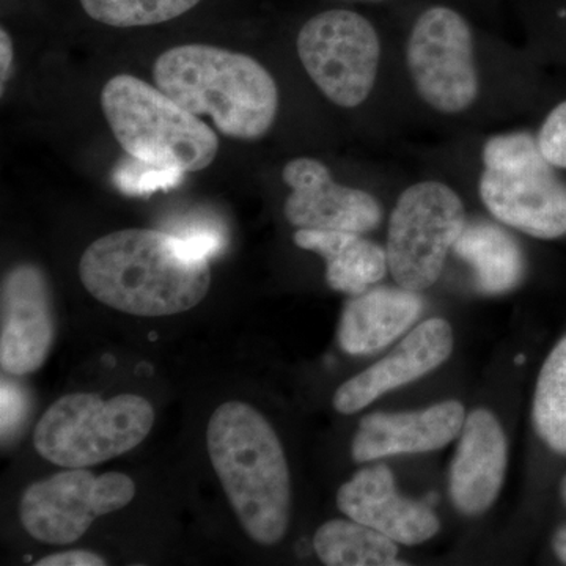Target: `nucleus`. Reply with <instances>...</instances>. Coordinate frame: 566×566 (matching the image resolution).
Returning a JSON list of instances; mask_svg holds the SVG:
<instances>
[{
  "label": "nucleus",
  "mask_w": 566,
  "mask_h": 566,
  "mask_svg": "<svg viewBox=\"0 0 566 566\" xmlns=\"http://www.w3.org/2000/svg\"><path fill=\"white\" fill-rule=\"evenodd\" d=\"M80 277L84 289L107 307L158 318L202 303L210 290V259L178 234L118 230L85 249Z\"/></svg>",
  "instance_id": "f257e3e1"
},
{
  "label": "nucleus",
  "mask_w": 566,
  "mask_h": 566,
  "mask_svg": "<svg viewBox=\"0 0 566 566\" xmlns=\"http://www.w3.org/2000/svg\"><path fill=\"white\" fill-rule=\"evenodd\" d=\"M207 446L245 535L263 546L281 543L292 515V480L271 423L251 405L227 401L212 412Z\"/></svg>",
  "instance_id": "f03ea898"
},
{
  "label": "nucleus",
  "mask_w": 566,
  "mask_h": 566,
  "mask_svg": "<svg viewBox=\"0 0 566 566\" xmlns=\"http://www.w3.org/2000/svg\"><path fill=\"white\" fill-rule=\"evenodd\" d=\"M153 80L193 115H208L223 136L262 139L273 128L279 88L270 71L251 55L191 43L163 52Z\"/></svg>",
  "instance_id": "7ed1b4c3"
},
{
  "label": "nucleus",
  "mask_w": 566,
  "mask_h": 566,
  "mask_svg": "<svg viewBox=\"0 0 566 566\" xmlns=\"http://www.w3.org/2000/svg\"><path fill=\"white\" fill-rule=\"evenodd\" d=\"M106 122L123 150L140 161L200 172L219 151L218 134L158 87L118 74L102 92Z\"/></svg>",
  "instance_id": "20e7f679"
},
{
  "label": "nucleus",
  "mask_w": 566,
  "mask_h": 566,
  "mask_svg": "<svg viewBox=\"0 0 566 566\" xmlns=\"http://www.w3.org/2000/svg\"><path fill=\"white\" fill-rule=\"evenodd\" d=\"M479 191L497 221L556 240L566 234V185L527 132L497 134L483 145Z\"/></svg>",
  "instance_id": "39448f33"
},
{
  "label": "nucleus",
  "mask_w": 566,
  "mask_h": 566,
  "mask_svg": "<svg viewBox=\"0 0 566 566\" xmlns=\"http://www.w3.org/2000/svg\"><path fill=\"white\" fill-rule=\"evenodd\" d=\"M155 419L150 401L139 395L103 400L95 394H70L41 417L33 444L52 464L87 469L132 452L150 434Z\"/></svg>",
  "instance_id": "423d86ee"
},
{
  "label": "nucleus",
  "mask_w": 566,
  "mask_h": 566,
  "mask_svg": "<svg viewBox=\"0 0 566 566\" xmlns=\"http://www.w3.org/2000/svg\"><path fill=\"white\" fill-rule=\"evenodd\" d=\"M463 200L444 182L422 181L401 193L387 233V262L398 286L430 289L465 227Z\"/></svg>",
  "instance_id": "0eeeda50"
},
{
  "label": "nucleus",
  "mask_w": 566,
  "mask_h": 566,
  "mask_svg": "<svg viewBox=\"0 0 566 566\" xmlns=\"http://www.w3.org/2000/svg\"><path fill=\"white\" fill-rule=\"evenodd\" d=\"M296 50L304 70L331 103L353 109L367 102L378 76L381 41L363 14L352 10L315 14L301 29Z\"/></svg>",
  "instance_id": "6e6552de"
},
{
  "label": "nucleus",
  "mask_w": 566,
  "mask_h": 566,
  "mask_svg": "<svg viewBox=\"0 0 566 566\" xmlns=\"http://www.w3.org/2000/svg\"><path fill=\"white\" fill-rule=\"evenodd\" d=\"M406 62L420 98L442 114H461L476 102L474 36L463 14L450 7L424 10L412 28Z\"/></svg>",
  "instance_id": "1a4fd4ad"
},
{
  "label": "nucleus",
  "mask_w": 566,
  "mask_h": 566,
  "mask_svg": "<svg viewBox=\"0 0 566 566\" xmlns=\"http://www.w3.org/2000/svg\"><path fill=\"white\" fill-rule=\"evenodd\" d=\"M134 495L132 476L120 472L95 475L85 468L66 469L28 486L20 520L32 538L66 546L87 534L96 517L118 512Z\"/></svg>",
  "instance_id": "9d476101"
},
{
  "label": "nucleus",
  "mask_w": 566,
  "mask_h": 566,
  "mask_svg": "<svg viewBox=\"0 0 566 566\" xmlns=\"http://www.w3.org/2000/svg\"><path fill=\"white\" fill-rule=\"evenodd\" d=\"M55 340V314L46 274L40 266L11 268L0 289V365L6 374H35Z\"/></svg>",
  "instance_id": "9b49d317"
},
{
  "label": "nucleus",
  "mask_w": 566,
  "mask_h": 566,
  "mask_svg": "<svg viewBox=\"0 0 566 566\" xmlns=\"http://www.w3.org/2000/svg\"><path fill=\"white\" fill-rule=\"evenodd\" d=\"M282 178L292 189L283 212L296 229L363 234L382 221L381 205L371 193L338 185L318 159H292Z\"/></svg>",
  "instance_id": "f8f14e48"
},
{
  "label": "nucleus",
  "mask_w": 566,
  "mask_h": 566,
  "mask_svg": "<svg viewBox=\"0 0 566 566\" xmlns=\"http://www.w3.org/2000/svg\"><path fill=\"white\" fill-rule=\"evenodd\" d=\"M453 331L446 319L431 318L406 335L389 356L363 374L348 379L334 395V408L340 415H354L382 395L417 381L449 359Z\"/></svg>",
  "instance_id": "ddd939ff"
},
{
  "label": "nucleus",
  "mask_w": 566,
  "mask_h": 566,
  "mask_svg": "<svg viewBox=\"0 0 566 566\" xmlns=\"http://www.w3.org/2000/svg\"><path fill=\"white\" fill-rule=\"evenodd\" d=\"M337 505L349 520L381 532L398 545H422L439 532L430 506L397 493L386 465L363 469L338 490Z\"/></svg>",
  "instance_id": "4468645a"
},
{
  "label": "nucleus",
  "mask_w": 566,
  "mask_h": 566,
  "mask_svg": "<svg viewBox=\"0 0 566 566\" xmlns=\"http://www.w3.org/2000/svg\"><path fill=\"white\" fill-rule=\"evenodd\" d=\"M506 461L509 446L493 412L476 409L465 417L450 468V495L461 513L480 515L493 505L504 483Z\"/></svg>",
  "instance_id": "2eb2a0df"
},
{
  "label": "nucleus",
  "mask_w": 566,
  "mask_h": 566,
  "mask_svg": "<svg viewBox=\"0 0 566 566\" xmlns=\"http://www.w3.org/2000/svg\"><path fill=\"white\" fill-rule=\"evenodd\" d=\"M464 408L444 401L416 412L365 416L354 436L352 453L357 463L403 453L433 452L452 442L464 427Z\"/></svg>",
  "instance_id": "dca6fc26"
},
{
  "label": "nucleus",
  "mask_w": 566,
  "mask_h": 566,
  "mask_svg": "<svg viewBox=\"0 0 566 566\" xmlns=\"http://www.w3.org/2000/svg\"><path fill=\"white\" fill-rule=\"evenodd\" d=\"M423 308L419 293L400 289H374L346 303L338 326L342 349L352 356L381 352L419 318Z\"/></svg>",
  "instance_id": "f3484780"
},
{
  "label": "nucleus",
  "mask_w": 566,
  "mask_h": 566,
  "mask_svg": "<svg viewBox=\"0 0 566 566\" xmlns=\"http://www.w3.org/2000/svg\"><path fill=\"white\" fill-rule=\"evenodd\" d=\"M293 240L297 248L323 256L326 281L335 292L356 296L382 281L389 271L385 249L360 233L297 229Z\"/></svg>",
  "instance_id": "a211bd4d"
},
{
  "label": "nucleus",
  "mask_w": 566,
  "mask_h": 566,
  "mask_svg": "<svg viewBox=\"0 0 566 566\" xmlns=\"http://www.w3.org/2000/svg\"><path fill=\"white\" fill-rule=\"evenodd\" d=\"M453 251L475 271L480 292L502 294L524 275V256L515 238L490 222L465 223Z\"/></svg>",
  "instance_id": "6ab92c4d"
},
{
  "label": "nucleus",
  "mask_w": 566,
  "mask_h": 566,
  "mask_svg": "<svg viewBox=\"0 0 566 566\" xmlns=\"http://www.w3.org/2000/svg\"><path fill=\"white\" fill-rule=\"evenodd\" d=\"M397 545L389 536L354 520L327 521L314 538L316 556L327 566L400 565Z\"/></svg>",
  "instance_id": "aec40b11"
},
{
  "label": "nucleus",
  "mask_w": 566,
  "mask_h": 566,
  "mask_svg": "<svg viewBox=\"0 0 566 566\" xmlns=\"http://www.w3.org/2000/svg\"><path fill=\"white\" fill-rule=\"evenodd\" d=\"M532 417L545 444L566 455V337L558 342L539 371Z\"/></svg>",
  "instance_id": "412c9836"
},
{
  "label": "nucleus",
  "mask_w": 566,
  "mask_h": 566,
  "mask_svg": "<svg viewBox=\"0 0 566 566\" xmlns=\"http://www.w3.org/2000/svg\"><path fill=\"white\" fill-rule=\"evenodd\" d=\"M92 20L111 28H148L177 20L202 0H80Z\"/></svg>",
  "instance_id": "4be33fe9"
},
{
  "label": "nucleus",
  "mask_w": 566,
  "mask_h": 566,
  "mask_svg": "<svg viewBox=\"0 0 566 566\" xmlns=\"http://www.w3.org/2000/svg\"><path fill=\"white\" fill-rule=\"evenodd\" d=\"M185 174L175 167L158 166L129 156V161H123L115 170L114 181L118 189L129 196H144L172 188L182 180Z\"/></svg>",
  "instance_id": "5701e85b"
},
{
  "label": "nucleus",
  "mask_w": 566,
  "mask_h": 566,
  "mask_svg": "<svg viewBox=\"0 0 566 566\" xmlns=\"http://www.w3.org/2000/svg\"><path fill=\"white\" fill-rule=\"evenodd\" d=\"M536 139L547 161L566 169V102L558 104L547 115Z\"/></svg>",
  "instance_id": "b1692460"
},
{
  "label": "nucleus",
  "mask_w": 566,
  "mask_h": 566,
  "mask_svg": "<svg viewBox=\"0 0 566 566\" xmlns=\"http://www.w3.org/2000/svg\"><path fill=\"white\" fill-rule=\"evenodd\" d=\"M107 562L91 551H65L35 562V566H104Z\"/></svg>",
  "instance_id": "393cba45"
},
{
  "label": "nucleus",
  "mask_w": 566,
  "mask_h": 566,
  "mask_svg": "<svg viewBox=\"0 0 566 566\" xmlns=\"http://www.w3.org/2000/svg\"><path fill=\"white\" fill-rule=\"evenodd\" d=\"M13 40H11L7 29H2V31H0V85H2L0 91H2V95L3 92H6V84L7 80H9L11 65H13Z\"/></svg>",
  "instance_id": "a878e982"
},
{
  "label": "nucleus",
  "mask_w": 566,
  "mask_h": 566,
  "mask_svg": "<svg viewBox=\"0 0 566 566\" xmlns=\"http://www.w3.org/2000/svg\"><path fill=\"white\" fill-rule=\"evenodd\" d=\"M554 551H556L557 557L566 564V526L558 528L554 536Z\"/></svg>",
  "instance_id": "bb28decb"
},
{
  "label": "nucleus",
  "mask_w": 566,
  "mask_h": 566,
  "mask_svg": "<svg viewBox=\"0 0 566 566\" xmlns=\"http://www.w3.org/2000/svg\"><path fill=\"white\" fill-rule=\"evenodd\" d=\"M560 493H562V497H564V502L566 504V475L564 476V480H562Z\"/></svg>",
  "instance_id": "cd10ccee"
},
{
  "label": "nucleus",
  "mask_w": 566,
  "mask_h": 566,
  "mask_svg": "<svg viewBox=\"0 0 566 566\" xmlns=\"http://www.w3.org/2000/svg\"><path fill=\"white\" fill-rule=\"evenodd\" d=\"M359 2H381V0H359Z\"/></svg>",
  "instance_id": "c85d7f7f"
}]
</instances>
